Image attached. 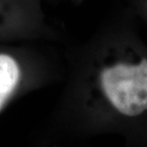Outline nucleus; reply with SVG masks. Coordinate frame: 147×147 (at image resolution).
I'll list each match as a JSON object with an SVG mask.
<instances>
[{
	"instance_id": "1",
	"label": "nucleus",
	"mask_w": 147,
	"mask_h": 147,
	"mask_svg": "<svg viewBox=\"0 0 147 147\" xmlns=\"http://www.w3.org/2000/svg\"><path fill=\"white\" fill-rule=\"evenodd\" d=\"M100 86L115 109L127 117L147 112V59L119 62L102 70Z\"/></svg>"
},
{
	"instance_id": "2",
	"label": "nucleus",
	"mask_w": 147,
	"mask_h": 147,
	"mask_svg": "<svg viewBox=\"0 0 147 147\" xmlns=\"http://www.w3.org/2000/svg\"><path fill=\"white\" fill-rule=\"evenodd\" d=\"M20 79V68L13 57L0 54V110L14 92Z\"/></svg>"
}]
</instances>
